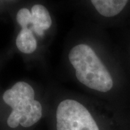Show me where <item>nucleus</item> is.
<instances>
[{"instance_id": "obj_1", "label": "nucleus", "mask_w": 130, "mask_h": 130, "mask_svg": "<svg viewBox=\"0 0 130 130\" xmlns=\"http://www.w3.org/2000/svg\"><path fill=\"white\" fill-rule=\"evenodd\" d=\"M69 59L81 83L100 92H108L112 88L111 74L91 47L85 44L75 46L70 51Z\"/></svg>"}, {"instance_id": "obj_2", "label": "nucleus", "mask_w": 130, "mask_h": 130, "mask_svg": "<svg viewBox=\"0 0 130 130\" xmlns=\"http://www.w3.org/2000/svg\"><path fill=\"white\" fill-rule=\"evenodd\" d=\"M3 100L12 108L7 119V124L16 128L20 124L30 127L41 119L42 106L35 100V92L27 83L18 82L3 95Z\"/></svg>"}, {"instance_id": "obj_3", "label": "nucleus", "mask_w": 130, "mask_h": 130, "mask_svg": "<svg viewBox=\"0 0 130 130\" xmlns=\"http://www.w3.org/2000/svg\"><path fill=\"white\" fill-rule=\"evenodd\" d=\"M57 130H99L88 109L79 102L67 99L56 110Z\"/></svg>"}, {"instance_id": "obj_4", "label": "nucleus", "mask_w": 130, "mask_h": 130, "mask_svg": "<svg viewBox=\"0 0 130 130\" xmlns=\"http://www.w3.org/2000/svg\"><path fill=\"white\" fill-rule=\"evenodd\" d=\"M31 21L29 28L39 36L51 26V18L48 11L43 5H34L31 9Z\"/></svg>"}, {"instance_id": "obj_5", "label": "nucleus", "mask_w": 130, "mask_h": 130, "mask_svg": "<svg viewBox=\"0 0 130 130\" xmlns=\"http://www.w3.org/2000/svg\"><path fill=\"white\" fill-rule=\"evenodd\" d=\"M93 6L104 17H113L125 7L128 0H91Z\"/></svg>"}, {"instance_id": "obj_6", "label": "nucleus", "mask_w": 130, "mask_h": 130, "mask_svg": "<svg viewBox=\"0 0 130 130\" xmlns=\"http://www.w3.org/2000/svg\"><path fill=\"white\" fill-rule=\"evenodd\" d=\"M16 46L20 51L25 54H31L36 51L37 41L30 28H22L16 38Z\"/></svg>"}, {"instance_id": "obj_7", "label": "nucleus", "mask_w": 130, "mask_h": 130, "mask_svg": "<svg viewBox=\"0 0 130 130\" xmlns=\"http://www.w3.org/2000/svg\"><path fill=\"white\" fill-rule=\"evenodd\" d=\"M17 21L21 28H29L31 21V12L26 8L20 9L17 14Z\"/></svg>"}]
</instances>
